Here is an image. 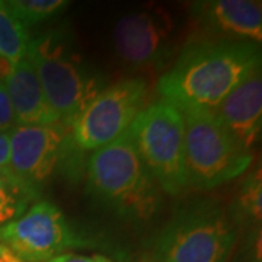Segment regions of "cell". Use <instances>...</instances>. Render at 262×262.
I'll use <instances>...</instances> for the list:
<instances>
[{"mask_svg": "<svg viewBox=\"0 0 262 262\" xmlns=\"http://www.w3.org/2000/svg\"><path fill=\"white\" fill-rule=\"evenodd\" d=\"M258 66L261 50L255 42L227 38L194 41L160 77L158 94L181 113L214 111Z\"/></svg>", "mask_w": 262, "mask_h": 262, "instance_id": "cell-1", "label": "cell"}, {"mask_svg": "<svg viewBox=\"0 0 262 262\" xmlns=\"http://www.w3.org/2000/svg\"><path fill=\"white\" fill-rule=\"evenodd\" d=\"M86 188L96 201L130 220H147L159 206L158 184L127 131L92 153L86 166Z\"/></svg>", "mask_w": 262, "mask_h": 262, "instance_id": "cell-2", "label": "cell"}, {"mask_svg": "<svg viewBox=\"0 0 262 262\" xmlns=\"http://www.w3.org/2000/svg\"><path fill=\"white\" fill-rule=\"evenodd\" d=\"M27 58L35 69L48 103L63 125H70L79 113L102 89L73 51L69 34L48 31L31 38Z\"/></svg>", "mask_w": 262, "mask_h": 262, "instance_id": "cell-3", "label": "cell"}, {"mask_svg": "<svg viewBox=\"0 0 262 262\" xmlns=\"http://www.w3.org/2000/svg\"><path fill=\"white\" fill-rule=\"evenodd\" d=\"M236 230L214 200H198L179 208L156 241L159 262H226Z\"/></svg>", "mask_w": 262, "mask_h": 262, "instance_id": "cell-4", "label": "cell"}, {"mask_svg": "<svg viewBox=\"0 0 262 262\" xmlns=\"http://www.w3.org/2000/svg\"><path fill=\"white\" fill-rule=\"evenodd\" d=\"M133 146L151 178L169 195L188 188L184 115L170 103L144 106L128 127Z\"/></svg>", "mask_w": 262, "mask_h": 262, "instance_id": "cell-5", "label": "cell"}, {"mask_svg": "<svg viewBox=\"0 0 262 262\" xmlns=\"http://www.w3.org/2000/svg\"><path fill=\"white\" fill-rule=\"evenodd\" d=\"M185 169L188 187L211 189L241 177L252 153L229 133L214 111H185Z\"/></svg>", "mask_w": 262, "mask_h": 262, "instance_id": "cell-6", "label": "cell"}, {"mask_svg": "<svg viewBox=\"0 0 262 262\" xmlns=\"http://www.w3.org/2000/svg\"><path fill=\"white\" fill-rule=\"evenodd\" d=\"M147 84L125 79L102 89L70 122V144L79 151H95L128 130L144 108Z\"/></svg>", "mask_w": 262, "mask_h": 262, "instance_id": "cell-7", "label": "cell"}, {"mask_svg": "<svg viewBox=\"0 0 262 262\" xmlns=\"http://www.w3.org/2000/svg\"><path fill=\"white\" fill-rule=\"evenodd\" d=\"M0 244L24 262H47L80 244L63 211L50 201H35L24 214L0 226Z\"/></svg>", "mask_w": 262, "mask_h": 262, "instance_id": "cell-8", "label": "cell"}, {"mask_svg": "<svg viewBox=\"0 0 262 262\" xmlns=\"http://www.w3.org/2000/svg\"><path fill=\"white\" fill-rule=\"evenodd\" d=\"M64 125H16L9 133L10 172L37 191L57 170L66 150Z\"/></svg>", "mask_w": 262, "mask_h": 262, "instance_id": "cell-9", "label": "cell"}, {"mask_svg": "<svg viewBox=\"0 0 262 262\" xmlns=\"http://www.w3.org/2000/svg\"><path fill=\"white\" fill-rule=\"evenodd\" d=\"M173 32L175 22L166 10H143L117 22L113 34L114 47L128 64H156L169 54Z\"/></svg>", "mask_w": 262, "mask_h": 262, "instance_id": "cell-10", "label": "cell"}, {"mask_svg": "<svg viewBox=\"0 0 262 262\" xmlns=\"http://www.w3.org/2000/svg\"><path fill=\"white\" fill-rule=\"evenodd\" d=\"M219 120L245 149L258 141L262 127V73L255 67L214 110Z\"/></svg>", "mask_w": 262, "mask_h": 262, "instance_id": "cell-11", "label": "cell"}, {"mask_svg": "<svg viewBox=\"0 0 262 262\" xmlns=\"http://www.w3.org/2000/svg\"><path fill=\"white\" fill-rule=\"evenodd\" d=\"M195 18L215 34L227 39L259 44L262 41V6L253 0H211L194 6Z\"/></svg>", "mask_w": 262, "mask_h": 262, "instance_id": "cell-12", "label": "cell"}, {"mask_svg": "<svg viewBox=\"0 0 262 262\" xmlns=\"http://www.w3.org/2000/svg\"><path fill=\"white\" fill-rule=\"evenodd\" d=\"M5 84L13 106L16 125L28 127L61 124L58 115L48 103L35 69L28 58H24L12 66Z\"/></svg>", "mask_w": 262, "mask_h": 262, "instance_id": "cell-13", "label": "cell"}, {"mask_svg": "<svg viewBox=\"0 0 262 262\" xmlns=\"http://www.w3.org/2000/svg\"><path fill=\"white\" fill-rule=\"evenodd\" d=\"M29 42L28 28L19 22L6 2L0 0V57L16 64L27 58Z\"/></svg>", "mask_w": 262, "mask_h": 262, "instance_id": "cell-14", "label": "cell"}, {"mask_svg": "<svg viewBox=\"0 0 262 262\" xmlns=\"http://www.w3.org/2000/svg\"><path fill=\"white\" fill-rule=\"evenodd\" d=\"M38 196L37 191L27 187L10 170H0V226L20 217L29 203H35Z\"/></svg>", "mask_w": 262, "mask_h": 262, "instance_id": "cell-15", "label": "cell"}, {"mask_svg": "<svg viewBox=\"0 0 262 262\" xmlns=\"http://www.w3.org/2000/svg\"><path fill=\"white\" fill-rule=\"evenodd\" d=\"M12 13L24 27H32L47 20L69 6L67 0H8Z\"/></svg>", "mask_w": 262, "mask_h": 262, "instance_id": "cell-16", "label": "cell"}, {"mask_svg": "<svg viewBox=\"0 0 262 262\" xmlns=\"http://www.w3.org/2000/svg\"><path fill=\"white\" fill-rule=\"evenodd\" d=\"M237 213L241 217L259 222L262 217V178L261 169L253 170L245 179L237 195Z\"/></svg>", "mask_w": 262, "mask_h": 262, "instance_id": "cell-17", "label": "cell"}, {"mask_svg": "<svg viewBox=\"0 0 262 262\" xmlns=\"http://www.w3.org/2000/svg\"><path fill=\"white\" fill-rule=\"evenodd\" d=\"M16 127L13 106L10 102L9 94L5 82H0V133L9 134Z\"/></svg>", "mask_w": 262, "mask_h": 262, "instance_id": "cell-18", "label": "cell"}, {"mask_svg": "<svg viewBox=\"0 0 262 262\" xmlns=\"http://www.w3.org/2000/svg\"><path fill=\"white\" fill-rule=\"evenodd\" d=\"M47 262H111L101 255H79V253H60Z\"/></svg>", "mask_w": 262, "mask_h": 262, "instance_id": "cell-19", "label": "cell"}, {"mask_svg": "<svg viewBox=\"0 0 262 262\" xmlns=\"http://www.w3.org/2000/svg\"><path fill=\"white\" fill-rule=\"evenodd\" d=\"M0 170H10V140L6 133H0Z\"/></svg>", "mask_w": 262, "mask_h": 262, "instance_id": "cell-20", "label": "cell"}, {"mask_svg": "<svg viewBox=\"0 0 262 262\" xmlns=\"http://www.w3.org/2000/svg\"><path fill=\"white\" fill-rule=\"evenodd\" d=\"M0 262H24L15 252H12L8 246L0 244Z\"/></svg>", "mask_w": 262, "mask_h": 262, "instance_id": "cell-21", "label": "cell"}, {"mask_svg": "<svg viewBox=\"0 0 262 262\" xmlns=\"http://www.w3.org/2000/svg\"><path fill=\"white\" fill-rule=\"evenodd\" d=\"M12 66L8 60H5V58H2L0 57V82H5L6 80V77L9 76L10 70H12Z\"/></svg>", "mask_w": 262, "mask_h": 262, "instance_id": "cell-22", "label": "cell"}]
</instances>
